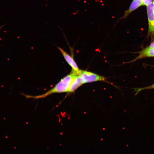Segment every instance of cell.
Instances as JSON below:
<instances>
[{"label": "cell", "instance_id": "obj_1", "mask_svg": "<svg viewBox=\"0 0 154 154\" xmlns=\"http://www.w3.org/2000/svg\"><path fill=\"white\" fill-rule=\"evenodd\" d=\"M76 73L72 71L70 74L62 78L53 88L44 94L35 96H25L27 98L37 99L44 98L54 93L67 92Z\"/></svg>", "mask_w": 154, "mask_h": 154}, {"label": "cell", "instance_id": "obj_2", "mask_svg": "<svg viewBox=\"0 0 154 154\" xmlns=\"http://www.w3.org/2000/svg\"><path fill=\"white\" fill-rule=\"evenodd\" d=\"M78 73L82 79L84 84L106 80V78L104 77L87 71L80 70Z\"/></svg>", "mask_w": 154, "mask_h": 154}, {"label": "cell", "instance_id": "obj_3", "mask_svg": "<svg viewBox=\"0 0 154 154\" xmlns=\"http://www.w3.org/2000/svg\"><path fill=\"white\" fill-rule=\"evenodd\" d=\"M154 4L152 2L147 6V13L148 22V33L151 36L154 35Z\"/></svg>", "mask_w": 154, "mask_h": 154}, {"label": "cell", "instance_id": "obj_4", "mask_svg": "<svg viewBox=\"0 0 154 154\" xmlns=\"http://www.w3.org/2000/svg\"><path fill=\"white\" fill-rule=\"evenodd\" d=\"M84 84L78 73H76L74 76L67 93L74 92L78 88Z\"/></svg>", "mask_w": 154, "mask_h": 154}, {"label": "cell", "instance_id": "obj_5", "mask_svg": "<svg viewBox=\"0 0 154 154\" xmlns=\"http://www.w3.org/2000/svg\"><path fill=\"white\" fill-rule=\"evenodd\" d=\"M58 48L61 52L66 62L72 68V71L78 73L80 70L73 58L61 48L58 47Z\"/></svg>", "mask_w": 154, "mask_h": 154}, {"label": "cell", "instance_id": "obj_6", "mask_svg": "<svg viewBox=\"0 0 154 154\" xmlns=\"http://www.w3.org/2000/svg\"><path fill=\"white\" fill-rule=\"evenodd\" d=\"M142 5L143 6V0H133L128 9L125 11L123 16L117 21L114 27L120 20L126 18L128 15L132 12Z\"/></svg>", "mask_w": 154, "mask_h": 154}, {"label": "cell", "instance_id": "obj_7", "mask_svg": "<svg viewBox=\"0 0 154 154\" xmlns=\"http://www.w3.org/2000/svg\"><path fill=\"white\" fill-rule=\"evenodd\" d=\"M139 55L133 61L146 57H154V48L147 47L139 52Z\"/></svg>", "mask_w": 154, "mask_h": 154}, {"label": "cell", "instance_id": "obj_8", "mask_svg": "<svg viewBox=\"0 0 154 154\" xmlns=\"http://www.w3.org/2000/svg\"><path fill=\"white\" fill-rule=\"evenodd\" d=\"M154 89V84L145 87L134 88L135 92V95H136L141 90L145 89Z\"/></svg>", "mask_w": 154, "mask_h": 154}, {"label": "cell", "instance_id": "obj_9", "mask_svg": "<svg viewBox=\"0 0 154 154\" xmlns=\"http://www.w3.org/2000/svg\"><path fill=\"white\" fill-rule=\"evenodd\" d=\"M153 0H143V6H146L151 4L153 2Z\"/></svg>", "mask_w": 154, "mask_h": 154}, {"label": "cell", "instance_id": "obj_10", "mask_svg": "<svg viewBox=\"0 0 154 154\" xmlns=\"http://www.w3.org/2000/svg\"><path fill=\"white\" fill-rule=\"evenodd\" d=\"M148 47L150 48H154V41H153L148 46Z\"/></svg>", "mask_w": 154, "mask_h": 154}, {"label": "cell", "instance_id": "obj_11", "mask_svg": "<svg viewBox=\"0 0 154 154\" xmlns=\"http://www.w3.org/2000/svg\"><path fill=\"white\" fill-rule=\"evenodd\" d=\"M153 13H154V7H153Z\"/></svg>", "mask_w": 154, "mask_h": 154}, {"label": "cell", "instance_id": "obj_12", "mask_svg": "<svg viewBox=\"0 0 154 154\" xmlns=\"http://www.w3.org/2000/svg\"><path fill=\"white\" fill-rule=\"evenodd\" d=\"M153 4H154V0H153Z\"/></svg>", "mask_w": 154, "mask_h": 154}]
</instances>
